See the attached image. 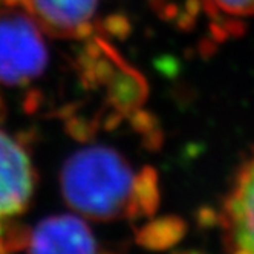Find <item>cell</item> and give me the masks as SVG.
Masks as SVG:
<instances>
[{
  "instance_id": "1",
  "label": "cell",
  "mask_w": 254,
  "mask_h": 254,
  "mask_svg": "<svg viewBox=\"0 0 254 254\" xmlns=\"http://www.w3.org/2000/svg\"><path fill=\"white\" fill-rule=\"evenodd\" d=\"M62 191L80 216L114 221L130 214L139 202V178L117 152L94 146L66 161Z\"/></svg>"
},
{
  "instance_id": "2",
  "label": "cell",
  "mask_w": 254,
  "mask_h": 254,
  "mask_svg": "<svg viewBox=\"0 0 254 254\" xmlns=\"http://www.w3.org/2000/svg\"><path fill=\"white\" fill-rule=\"evenodd\" d=\"M43 34L22 8L0 11V83L23 84L42 74L48 62Z\"/></svg>"
},
{
  "instance_id": "3",
  "label": "cell",
  "mask_w": 254,
  "mask_h": 254,
  "mask_svg": "<svg viewBox=\"0 0 254 254\" xmlns=\"http://www.w3.org/2000/svg\"><path fill=\"white\" fill-rule=\"evenodd\" d=\"M219 227L228 251L254 254V155L241 167L225 197Z\"/></svg>"
},
{
  "instance_id": "4",
  "label": "cell",
  "mask_w": 254,
  "mask_h": 254,
  "mask_svg": "<svg viewBox=\"0 0 254 254\" xmlns=\"http://www.w3.org/2000/svg\"><path fill=\"white\" fill-rule=\"evenodd\" d=\"M34 170L19 142L0 130V221L20 214L32 196Z\"/></svg>"
},
{
  "instance_id": "5",
  "label": "cell",
  "mask_w": 254,
  "mask_h": 254,
  "mask_svg": "<svg viewBox=\"0 0 254 254\" xmlns=\"http://www.w3.org/2000/svg\"><path fill=\"white\" fill-rule=\"evenodd\" d=\"M14 3H19L45 34L70 39L89 29L98 0H12Z\"/></svg>"
},
{
  "instance_id": "6",
  "label": "cell",
  "mask_w": 254,
  "mask_h": 254,
  "mask_svg": "<svg viewBox=\"0 0 254 254\" xmlns=\"http://www.w3.org/2000/svg\"><path fill=\"white\" fill-rule=\"evenodd\" d=\"M31 253H92L97 241L78 216L62 214L37 224L22 241Z\"/></svg>"
},
{
  "instance_id": "7",
  "label": "cell",
  "mask_w": 254,
  "mask_h": 254,
  "mask_svg": "<svg viewBox=\"0 0 254 254\" xmlns=\"http://www.w3.org/2000/svg\"><path fill=\"white\" fill-rule=\"evenodd\" d=\"M208 6L214 11L230 17H251L254 15V0H207Z\"/></svg>"
}]
</instances>
